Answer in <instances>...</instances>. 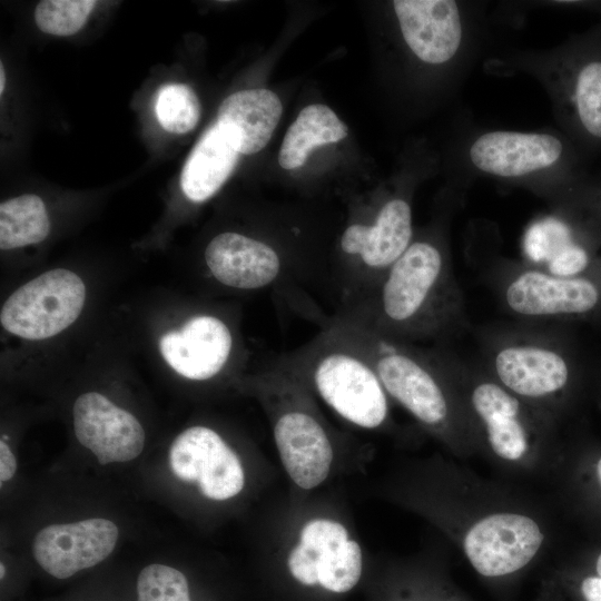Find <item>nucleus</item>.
I'll return each instance as SVG.
<instances>
[{
  "label": "nucleus",
  "instance_id": "2",
  "mask_svg": "<svg viewBox=\"0 0 601 601\" xmlns=\"http://www.w3.org/2000/svg\"><path fill=\"white\" fill-rule=\"evenodd\" d=\"M453 157L454 186L464 193L479 178L524 188L551 206L566 193L571 148L552 129L465 128L460 130Z\"/></svg>",
  "mask_w": 601,
  "mask_h": 601
},
{
  "label": "nucleus",
  "instance_id": "22",
  "mask_svg": "<svg viewBox=\"0 0 601 601\" xmlns=\"http://www.w3.org/2000/svg\"><path fill=\"white\" fill-rule=\"evenodd\" d=\"M137 601H190L188 581L175 568L147 565L137 579Z\"/></svg>",
  "mask_w": 601,
  "mask_h": 601
},
{
  "label": "nucleus",
  "instance_id": "11",
  "mask_svg": "<svg viewBox=\"0 0 601 601\" xmlns=\"http://www.w3.org/2000/svg\"><path fill=\"white\" fill-rule=\"evenodd\" d=\"M499 384L518 397L542 400L565 387L566 359L552 343L538 338H511L496 344L490 362Z\"/></svg>",
  "mask_w": 601,
  "mask_h": 601
},
{
  "label": "nucleus",
  "instance_id": "24",
  "mask_svg": "<svg viewBox=\"0 0 601 601\" xmlns=\"http://www.w3.org/2000/svg\"><path fill=\"white\" fill-rule=\"evenodd\" d=\"M583 601H601V577H587L579 585Z\"/></svg>",
  "mask_w": 601,
  "mask_h": 601
},
{
  "label": "nucleus",
  "instance_id": "1",
  "mask_svg": "<svg viewBox=\"0 0 601 601\" xmlns=\"http://www.w3.org/2000/svg\"><path fill=\"white\" fill-rule=\"evenodd\" d=\"M334 316L394 339L441 341L464 319L443 227L415 235L377 285Z\"/></svg>",
  "mask_w": 601,
  "mask_h": 601
},
{
  "label": "nucleus",
  "instance_id": "17",
  "mask_svg": "<svg viewBox=\"0 0 601 601\" xmlns=\"http://www.w3.org/2000/svg\"><path fill=\"white\" fill-rule=\"evenodd\" d=\"M239 152L215 122L191 150L180 176L185 196L194 203L213 197L234 170Z\"/></svg>",
  "mask_w": 601,
  "mask_h": 601
},
{
  "label": "nucleus",
  "instance_id": "16",
  "mask_svg": "<svg viewBox=\"0 0 601 601\" xmlns=\"http://www.w3.org/2000/svg\"><path fill=\"white\" fill-rule=\"evenodd\" d=\"M471 404L494 453L504 460H520L529 449V435L518 396L497 382L480 381L472 388Z\"/></svg>",
  "mask_w": 601,
  "mask_h": 601
},
{
  "label": "nucleus",
  "instance_id": "5",
  "mask_svg": "<svg viewBox=\"0 0 601 601\" xmlns=\"http://www.w3.org/2000/svg\"><path fill=\"white\" fill-rule=\"evenodd\" d=\"M484 66L492 73L530 76L545 90L562 126L601 140V58L582 57L570 45L504 48Z\"/></svg>",
  "mask_w": 601,
  "mask_h": 601
},
{
  "label": "nucleus",
  "instance_id": "15",
  "mask_svg": "<svg viewBox=\"0 0 601 601\" xmlns=\"http://www.w3.org/2000/svg\"><path fill=\"white\" fill-rule=\"evenodd\" d=\"M282 112V102L273 91L240 90L223 100L216 124L239 154L253 155L268 144Z\"/></svg>",
  "mask_w": 601,
  "mask_h": 601
},
{
  "label": "nucleus",
  "instance_id": "7",
  "mask_svg": "<svg viewBox=\"0 0 601 601\" xmlns=\"http://www.w3.org/2000/svg\"><path fill=\"white\" fill-rule=\"evenodd\" d=\"M86 299L82 279L73 272H46L13 292L2 305L0 322L12 335L40 341L70 326Z\"/></svg>",
  "mask_w": 601,
  "mask_h": 601
},
{
  "label": "nucleus",
  "instance_id": "20",
  "mask_svg": "<svg viewBox=\"0 0 601 601\" xmlns=\"http://www.w3.org/2000/svg\"><path fill=\"white\" fill-rule=\"evenodd\" d=\"M155 112L165 130L186 134L199 121L200 102L190 87L183 83H167L157 92Z\"/></svg>",
  "mask_w": 601,
  "mask_h": 601
},
{
  "label": "nucleus",
  "instance_id": "29",
  "mask_svg": "<svg viewBox=\"0 0 601 601\" xmlns=\"http://www.w3.org/2000/svg\"><path fill=\"white\" fill-rule=\"evenodd\" d=\"M542 601H552L551 593L545 595V598Z\"/></svg>",
  "mask_w": 601,
  "mask_h": 601
},
{
  "label": "nucleus",
  "instance_id": "23",
  "mask_svg": "<svg viewBox=\"0 0 601 601\" xmlns=\"http://www.w3.org/2000/svg\"><path fill=\"white\" fill-rule=\"evenodd\" d=\"M17 471V461L9 445L0 441V481L1 484L11 480Z\"/></svg>",
  "mask_w": 601,
  "mask_h": 601
},
{
  "label": "nucleus",
  "instance_id": "13",
  "mask_svg": "<svg viewBox=\"0 0 601 601\" xmlns=\"http://www.w3.org/2000/svg\"><path fill=\"white\" fill-rule=\"evenodd\" d=\"M118 536L117 525L102 518L51 524L36 534L31 552L47 573L67 579L104 561L114 551Z\"/></svg>",
  "mask_w": 601,
  "mask_h": 601
},
{
  "label": "nucleus",
  "instance_id": "26",
  "mask_svg": "<svg viewBox=\"0 0 601 601\" xmlns=\"http://www.w3.org/2000/svg\"><path fill=\"white\" fill-rule=\"evenodd\" d=\"M595 570L599 577H601V554L597 559Z\"/></svg>",
  "mask_w": 601,
  "mask_h": 601
},
{
  "label": "nucleus",
  "instance_id": "25",
  "mask_svg": "<svg viewBox=\"0 0 601 601\" xmlns=\"http://www.w3.org/2000/svg\"><path fill=\"white\" fill-rule=\"evenodd\" d=\"M4 82H6V78H4L3 65L1 63L0 65V95H2L3 92Z\"/></svg>",
  "mask_w": 601,
  "mask_h": 601
},
{
  "label": "nucleus",
  "instance_id": "9",
  "mask_svg": "<svg viewBox=\"0 0 601 601\" xmlns=\"http://www.w3.org/2000/svg\"><path fill=\"white\" fill-rule=\"evenodd\" d=\"M543 534L531 518L496 513L476 522L464 538V551L483 577L501 578L524 568L536 554Z\"/></svg>",
  "mask_w": 601,
  "mask_h": 601
},
{
  "label": "nucleus",
  "instance_id": "14",
  "mask_svg": "<svg viewBox=\"0 0 601 601\" xmlns=\"http://www.w3.org/2000/svg\"><path fill=\"white\" fill-rule=\"evenodd\" d=\"M78 442L101 465L128 462L144 450L146 434L138 420L97 392L81 394L72 408Z\"/></svg>",
  "mask_w": 601,
  "mask_h": 601
},
{
  "label": "nucleus",
  "instance_id": "27",
  "mask_svg": "<svg viewBox=\"0 0 601 601\" xmlns=\"http://www.w3.org/2000/svg\"><path fill=\"white\" fill-rule=\"evenodd\" d=\"M597 473H598L599 481L601 483V457H600V460L598 461V464H597Z\"/></svg>",
  "mask_w": 601,
  "mask_h": 601
},
{
  "label": "nucleus",
  "instance_id": "6",
  "mask_svg": "<svg viewBox=\"0 0 601 601\" xmlns=\"http://www.w3.org/2000/svg\"><path fill=\"white\" fill-rule=\"evenodd\" d=\"M363 550L337 518L314 515L299 526L286 551L285 564L300 585L343 594L352 591L363 574Z\"/></svg>",
  "mask_w": 601,
  "mask_h": 601
},
{
  "label": "nucleus",
  "instance_id": "28",
  "mask_svg": "<svg viewBox=\"0 0 601 601\" xmlns=\"http://www.w3.org/2000/svg\"><path fill=\"white\" fill-rule=\"evenodd\" d=\"M6 574V568L3 563L0 564V579H3Z\"/></svg>",
  "mask_w": 601,
  "mask_h": 601
},
{
  "label": "nucleus",
  "instance_id": "18",
  "mask_svg": "<svg viewBox=\"0 0 601 601\" xmlns=\"http://www.w3.org/2000/svg\"><path fill=\"white\" fill-rule=\"evenodd\" d=\"M347 132V126L329 107L308 105L288 128L278 152V162L284 169L298 168L314 148L337 142Z\"/></svg>",
  "mask_w": 601,
  "mask_h": 601
},
{
  "label": "nucleus",
  "instance_id": "21",
  "mask_svg": "<svg viewBox=\"0 0 601 601\" xmlns=\"http://www.w3.org/2000/svg\"><path fill=\"white\" fill-rule=\"evenodd\" d=\"M96 4L93 0H43L35 9V21L45 33L71 36L83 27Z\"/></svg>",
  "mask_w": 601,
  "mask_h": 601
},
{
  "label": "nucleus",
  "instance_id": "4",
  "mask_svg": "<svg viewBox=\"0 0 601 601\" xmlns=\"http://www.w3.org/2000/svg\"><path fill=\"white\" fill-rule=\"evenodd\" d=\"M252 388L267 413L288 479L304 491L321 486L333 472L343 435L325 418L314 395L292 375L269 365L253 378Z\"/></svg>",
  "mask_w": 601,
  "mask_h": 601
},
{
  "label": "nucleus",
  "instance_id": "12",
  "mask_svg": "<svg viewBox=\"0 0 601 601\" xmlns=\"http://www.w3.org/2000/svg\"><path fill=\"white\" fill-rule=\"evenodd\" d=\"M236 349L231 326L223 317L199 313L178 331L159 339L165 361L183 377L205 382L219 376L230 364Z\"/></svg>",
  "mask_w": 601,
  "mask_h": 601
},
{
  "label": "nucleus",
  "instance_id": "19",
  "mask_svg": "<svg viewBox=\"0 0 601 601\" xmlns=\"http://www.w3.org/2000/svg\"><path fill=\"white\" fill-rule=\"evenodd\" d=\"M50 221L42 199L26 194L0 205V248L3 250L42 242L49 235Z\"/></svg>",
  "mask_w": 601,
  "mask_h": 601
},
{
  "label": "nucleus",
  "instance_id": "8",
  "mask_svg": "<svg viewBox=\"0 0 601 601\" xmlns=\"http://www.w3.org/2000/svg\"><path fill=\"white\" fill-rule=\"evenodd\" d=\"M169 462L178 479L196 483L199 493L213 501L235 497L245 486V470L237 453L208 426L183 431L170 446Z\"/></svg>",
  "mask_w": 601,
  "mask_h": 601
},
{
  "label": "nucleus",
  "instance_id": "3",
  "mask_svg": "<svg viewBox=\"0 0 601 601\" xmlns=\"http://www.w3.org/2000/svg\"><path fill=\"white\" fill-rule=\"evenodd\" d=\"M270 366L296 380L346 424L365 431L390 421V396L368 359L331 327L277 355Z\"/></svg>",
  "mask_w": 601,
  "mask_h": 601
},
{
  "label": "nucleus",
  "instance_id": "10",
  "mask_svg": "<svg viewBox=\"0 0 601 601\" xmlns=\"http://www.w3.org/2000/svg\"><path fill=\"white\" fill-rule=\"evenodd\" d=\"M502 285L509 311L525 318H554L583 314L599 302L594 283L583 277L560 276L548 270L520 266Z\"/></svg>",
  "mask_w": 601,
  "mask_h": 601
}]
</instances>
